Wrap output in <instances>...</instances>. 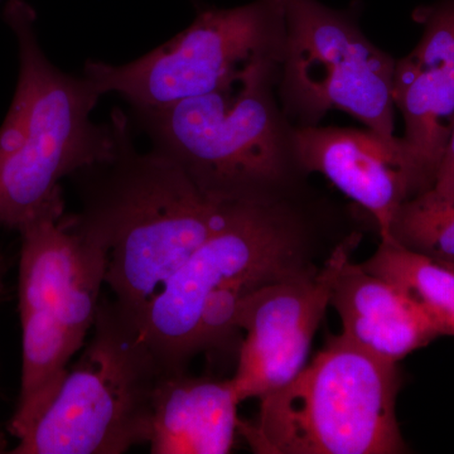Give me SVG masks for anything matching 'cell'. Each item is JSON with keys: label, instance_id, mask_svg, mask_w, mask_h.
Instances as JSON below:
<instances>
[{"label": "cell", "instance_id": "cell-1", "mask_svg": "<svg viewBox=\"0 0 454 454\" xmlns=\"http://www.w3.org/2000/svg\"><path fill=\"white\" fill-rule=\"evenodd\" d=\"M118 151L86 184L79 214L65 225L106 255V286L142 315L168 282L229 216L232 203L203 195L177 162L158 149L139 153L129 122L114 113ZM236 203V202H235Z\"/></svg>", "mask_w": 454, "mask_h": 454}, {"label": "cell", "instance_id": "cell-2", "mask_svg": "<svg viewBox=\"0 0 454 454\" xmlns=\"http://www.w3.org/2000/svg\"><path fill=\"white\" fill-rule=\"evenodd\" d=\"M5 20L20 50V79L0 128V226L20 230L46 215H64L61 181L112 160L118 124L98 125L91 112L103 95L88 77L62 73L42 51L35 13L12 0Z\"/></svg>", "mask_w": 454, "mask_h": 454}, {"label": "cell", "instance_id": "cell-4", "mask_svg": "<svg viewBox=\"0 0 454 454\" xmlns=\"http://www.w3.org/2000/svg\"><path fill=\"white\" fill-rule=\"evenodd\" d=\"M397 365L331 337L291 381L260 397L238 433L258 454L406 452L396 418Z\"/></svg>", "mask_w": 454, "mask_h": 454}, {"label": "cell", "instance_id": "cell-14", "mask_svg": "<svg viewBox=\"0 0 454 454\" xmlns=\"http://www.w3.org/2000/svg\"><path fill=\"white\" fill-rule=\"evenodd\" d=\"M240 404L231 379L164 372L153 402L152 454H226L234 448Z\"/></svg>", "mask_w": 454, "mask_h": 454}, {"label": "cell", "instance_id": "cell-17", "mask_svg": "<svg viewBox=\"0 0 454 454\" xmlns=\"http://www.w3.org/2000/svg\"><path fill=\"white\" fill-rule=\"evenodd\" d=\"M260 286L247 282L227 284L223 288L212 292L200 310L193 354L212 351L229 342L238 331L239 309L247 293Z\"/></svg>", "mask_w": 454, "mask_h": 454}, {"label": "cell", "instance_id": "cell-12", "mask_svg": "<svg viewBox=\"0 0 454 454\" xmlns=\"http://www.w3.org/2000/svg\"><path fill=\"white\" fill-rule=\"evenodd\" d=\"M414 18L423 35L396 59L393 100L424 193L434 184L454 124V0L418 8Z\"/></svg>", "mask_w": 454, "mask_h": 454}, {"label": "cell", "instance_id": "cell-9", "mask_svg": "<svg viewBox=\"0 0 454 454\" xmlns=\"http://www.w3.org/2000/svg\"><path fill=\"white\" fill-rule=\"evenodd\" d=\"M284 31L282 0L203 9L148 55L125 65L90 61L83 74L101 95L116 92L136 110L158 109L225 88L254 59L280 62Z\"/></svg>", "mask_w": 454, "mask_h": 454}, {"label": "cell", "instance_id": "cell-18", "mask_svg": "<svg viewBox=\"0 0 454 454\" xmlns=\"http://www.w3.org/2000/svg\"><path fill=\"white\" fill-rule=\"evenodd\" d=\"M426 192L437 197V199L454 200V170L450 175L438 178L433 187Z\"/></svg>", "mask_w": 454, "mask_h": 454}, {"label": "cell", "instance_id": "cell-5", "mask_svg": "<svg viewBox=\"0 0 454 454\" xmlns=\"http://www.w3.org/2000/svg\"><path fill=\"white\" fill-rule=\"evenodd\" d=\"M94 333L12 454H122L151 438L162 365L139 313L101 298Z\"/></svg>", "mask_w": 454, "mask_h": 454}, {"label": "cell", "instance_id": "cell-7", "mask_svg": "<svg viewBox=\"0 0 454 454\" xmlns=\"http://www.w3.org/2000/svg\"><path fill=\"white\" fill-rule=\"evenodd\" d=\"M284 41L278 97L295 128L318 125L330 110L395 138L393 77L396 59L361 31L355 8L319 0H282Z\"/></svg>", "mask_w": 454, "mask_h": 454}, {"label": "cell", "instance_id": "cell-3", "mask_svg": "<svg viewBox=\"0 0 454 454\" xmlns=\"http://www.w3.org/2000/svg\"><path fill=\"white\" fill-rule=\"evenodd\" d=\"M278 77L277 59H254L225 88L136 112L153 148L177 162L208 199H279L304 170L295 127L278 97Z\"/></svg>", "mask_w": 454, "mask_h": 454}, {"label": "cell", "instance_id": "cell-15", "mask_svg": "<svg viewBox=\"0 0 454 454\" xmlns=\"http://www.w3.org/2000/svg\"><path fill=\"white\" fill-rule=\"evenodd\" d=\"M361 265L396 284L417 301L441 336H454V264L406 249L396 241H381Z\"/></svg>", "mask_w": 454, "mask_h": 454}, {"label": "cell", "instance_id": "cell-10", "mask_svg": "<svg viewBox=\"0 0 454 454\" xmlns=\"http://www.w3.org/2000/svg\"><path fill=\"white\" fill-rule=\"evenodd\" d=\"M361 240L360 232H351L319 270L304 269L245 295L238 316L245 337L231 378L239 402L279 389L306 366L337 277Z\"/></svg>", "mask_w": 454, "mask_h": 454}, {"label": "cell", "instance_id": "cell-13", "mask_svg": "<svg viewBox=\"0 0 454 454\" xmlns=\"http://www.w3.org/2000/svg\"><path fill=\"white\" fill-rule=\"evenodd\" d=\"M330 306L339 313L346 340L394 365L441 336L402 288L351 260L337 277Z\"/></svg>", "mask_w": 454, "mask_h": 454}, {"label": "cell", "instance_id": "cell-11", "mask_svg": "<svg viewBox=\"0 0 454 454\" xmlns=\"http://www.w3.org/2000/svg\"><path fill=\"white\" fill-rule=\"evenodd\" d=\"M295 149L304 173L325 176L337 190L376 221L381 241L403 203L423 192L403 138H384L370 129L295 128Z\"/></svg>", "mask_w": 454, "mask_h": 454}, {"label": "cell", "instance_id": "cell-20", "mask_svg": "<svg viewBox=\"0 0 454 454\" xmlns=\"http://www.w3.org/2000/svg\"><path fill=\"white\" fill-rule=\"evenodd\" d=\"M5 273H7V262H5L3 254L0 253V300H2L3 293H4ZM7 452H9L7 439H5L4 433L0 430V454Z\"/></svg>", "mask_w": 454, "mask_h": 454}, {"label": "cell", "instance_id": "cell-19", "mask_svg": "<svg viewBox=\"0 0 454 454\" xmlns=\"http://www.w3.org/2000/svg\"><path fill=\"white\" fill-rule=\"evenodd\" d=\"M452 170H454V124L450 140H448L446 153H444L443 160H442L441 168H439L435 181H437L438 178L450 175Z\"/></svg>", "mask_w": 454, "mask_h": 454}, {"label": "cell", "instance_id": "cell-16", "mask_svg": "<svg viewBox=\"0 0 454 454\" xmlns=\"http://www.w3.org/2000/svg\"><path fill=\"white\" fill-rule=\"evenodd\" d=\"M391 239L406 249L454 264V200L428 192L411 197L397 211Z\"/></svg>", "mask_w": 454, "mask_h": 454}, {"label": "cell", "instance_id": "cell-6", "mask_svg": "<svg viewBox=\"0 0 454 454\" xmlns=\"http://www.w3.org/2000/svg\"><path fill=\"white\" fill-rule=\"evenodd\" d=\"M22 238L18 309L22 378L8 432L20 439L55 397L97 318L106 286V252L46 215L18 230Z\"/></svg>", "mask_w": 454, "mask_h": 454}, {"label": "cell", "instance_id": "cell-8", "mask_svg": "<svg viewBox=\"0 0 454 454\" xmlns=\"http://www.w3.org/2000/svg\"><path fill=\"white\" fill-rule=\"evenodd\" d=\"M301 227L279 199L236 202L229 216L164 284L140 315L149 345L164 372L186 370L200 310L227 284L262 286L304 270Z\"/></svg>", "mask_w": 454, "mask_h": 454}]
</instances>
